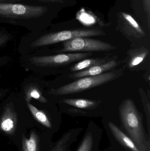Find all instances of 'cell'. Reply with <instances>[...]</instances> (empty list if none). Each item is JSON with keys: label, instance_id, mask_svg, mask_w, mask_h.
Instances as JSON below:
<instances>
[{"label": "cell", "instance_id": "11", "mask_svg": "<svg viewBox=\"0 0 150 151\" xmlns=\"http://www.w3.org/2000/svg\"><path fill=\"white\" fill-rule=\"evenodd\" d=\"M108 125L114 136L122 145L132 151H141L137 148L134 141L115 124L112 122H109Z\"/></svg>", "mask_w": 150, "mask_h": 151}, {"label": "cell", "instance_id": "6", "mask_svg": "<svg viewBox=\"0 0 150 151\" xmlns=\"http://www.w3.org/2000/svg\"><path fill=\"white\" fill-rule=\"evenodd\" d=\"M116 48L110 43L87 37H78L64 42L63 48L54 50L56 53L68 52H91L107 51Z\"/></svg>", "mask_w": 150, "mask_h": 151}, {"label": "cell", "instance_id": "2", "mask_svg": "<svg viewBox=\"0 0 150 151\" xmlns=\"http://www.w3.org/2000/svg\"><path fill=\"white\" fill-rule=\"evenodd\" d=\"M105 34L95 29H76L65 31L31 32L20 39L18 51L21 55H27L38 50L47 49L50 45L67 41L78 37H89Z\"/></svg>", "mask_w": 150, "mask_h": 151}, {"label": "cell", "instance_id": "1", "mask_svg": "<svg viewBox=\"0 0 150 151\" xmlns=\"http://www.w3.org/2000/svg\"><path fill=\"white\" fill-rule=\"evenodd\" d=\"M92 55L91 52L56 53L44 49L20 56L19 63L26 71L41 77L53 74L62 66L85 59Z\"/></svg>", "mask_w": 150, "mask_h": 151}, {"label": "cell", "instance_id": "22", "mask_svg": "<svg viewBox=\"0 0 150 151\" xmlns=\"http://www.w3.org/2000/svg\"><path fill=\"white\" fill-rule=\"evenodd\" d=\"M22 0H0V3H16L21 1Z\"/></svg>", "mask_w": 150, "mask_h": 151}, {"label": "cell", "instance_id": "21", "mask_svg": "<svg viewBox=\"0 0 150 151\" xmlns=\"http://www.w3.org/2000/svg\"><path fill=\"white\" fill-rule=\"evenodd\" d=\"M10 89L9 88H0V101L4 99L10 92Z\"/></svg>", "mask_w": 150, "mask_h": 151}, {"label": "cell", "instance_id": "17", "mask_svg": "<svg viewBox=\"0 0 150 151\" xmlns=\"http://www.w3.org/2000/svg\"><path fill=\"white\" fill-rule=\"evenodd\" d=\"M93 137L91 132H87L85 135L77 151H92Z\"/></svg>", "mask_w": 150, "mask_h": 151}, {"label": "cell", "instance_id": "14", "mask_svg": "<svg viewBox=\"0 0 150 151\" xmlns=\"http://www.w3.org/2000/svg\"><path fill=\"white\" fill-rule=\"evenodd\" d=\"M13 39L11 33L4 29L0 30V49L5 47ZM10 58L8 56H0V68L7 65L9 62Z\"/></svg>", "mask_w": 150, "mask_h": 151}, {"label": "cell", "instance_id": "16", "mask_svg": "<svg viewBox=\"0 0 150 151\" xmlns=\"http://www.w3.org/2000/svg\"><path fill=\"white\" fill-rule=\"evenodd\" d=\"M149 52L148 50L143 48L133 53L129 62V68H134L141 63L146 58Z\"/></svg>", "mask_w": 150, "mask_h": 151}, {"label": "cell", "instance_id": "13", "mask_svg": "<svg viewBox=\"0 0 150 151\" xmlns=\"http://www.w3.org/2000/svg\"><path fill=\"white\" fill-rule=\"evenodd\" d=\"M61 102L66 104L82 109H90L96 106L97 102L82 99H63Z\"/></svg>", "mask_w": 150, "mask_h": 151}, {"label": "cell", "instance_id": "20", "mask_svg": "<svg viewBox=\"0 0 150 151\" xmlns=\"http://www.w3.org/2000/svg\"><path fill=\"white\" fill-rule=\"evenodd\" d=\"M144 8L147 17V22L149 28L150 27V0H143Z\"/></svg>", "mask_w": 150, "mask_h": 151}, {"label": "cell", "instance_id": "12", "mask_svg": "<svg viewBox=\"0 0 150 151\" xmlns=\"http://www.w3.org/2000/svg\"><path fill=\"white\" fill-rule=\"evenodd\" d=\"M39 138L35 131H31L29 139L24 136L22 138L23 151H39Z\"/></svg>", "mask_w": 150, "mask_h": 151}, {"label": "cell", "instance_id": "19", "mask_svg": "<svg viewBox=\"0 0 150 151\" xmlns=\"http://www.w3.org/2000/svg\"><path fill=\"white\" fill-rule=\"evenodd\" d=\"M122 15L123 18L127 21V22L129 24V25L132 28H134L139 33L142 35L144 34V32L143 31L137 21L133 17H132L129 14L124 13V12H122Z\"/></svg>", "mask_w": 150, "mask_h": 151}, {"label": "cell", "instance_id": "7", "mask_svg": "<svg viewBox=\"0 0 150 151\" xmlns=\"http://www.w3.org/2000/svg\"><path fill=\"white\" fill-rule=\"evenodd\" d=\"M47 82L38 76H31L24 79L19 91L26 103L34 99L41 103L50 101L44 94Z\"/></svg>", "mask_w": 150, "mask_h": 151}, {"label": "cell", "instance_id": "4", "mask_svg": "<svg viewBox=\"0 0 150 151\" xmlns=\"http://www.w3.org/2000/svg\"><path fill=\"white\" fill-rule=\"evenodd\" d=\"M119 113L127 135L137 148L141 151H150V142L147 139L141 117L132 99L123 101L120 106Z\"/></svg>", "mask_w": 150, "mask_h": 151}, {"label": "cell", "instance_id": "5", "mask_svg": "<svg viewBox=\"0 0 150 151\" xmlns=\"http://www.w3.org/2000/svg\"><path fill=\"white\" fill-rule=\"evenodd\" d=\"M117 76L115 73L110 72L99 75L84 77L60 87L46 86L44 94L48 99L53 97L74 94L102 85L114 80Z\"/></svg>", "mask_w": 150, "mask_h": 151}, {"label": "cell", "instance_id": "18", "mask_svg": "<svg viewBox=\"0 0 150 151\" xmlns=\"http://www.w3.org/2000/svg\"><path fill=\"white\" fill-rule=\"evenodd\" d=\"M76 18L83 24L86 25L93 24L96 21L94 17L91 14L87 13L84 9H82L77 12Z\"/></svg>", "mask_w": 150, "mask_h": 151}, {"label": "cell", "instance_id": "8", "mask_svg": "<svg viewBox=\"0 0 150 151\" xmlns=\"http://www.w3.org/2000/svg\"><path fill=\"white\" fill-rule=\"evenodd\" d=\"M50 101L41 103L34 99L26 103L27 108L32 117L36 121L47 128H52L51 117L48 111Z\"/></svg>", "mask_w": 150, "mask_h": 151}, {"label": "cell", "instance_id": "23", "mask_svg": "<svg viewBox=\"0 0 150 151\" xmlns=\"http://www.w3.org/2000/svg\"><path fill=\"white\" fill-rule=\"evenodd\" d=\"M1 74H0V77H1Z\"/></svg>", "mask_w": 150, "mask_h": 151}, {"label": "cell", "instance_id": "10", "mask_svg": "<svg viewBox=\"0 0 150 151\" xmlns=\"http://www.w3.org/2000/svg\"><path fill=\"white\" fill-rule=\"evenodd\" d=\"M81 131L82 129L79 128L66 132L50 151H70L71 145L77 141V136Z\"/></svg>", "mask_w": 150, "mask_h": 151}, {"label": "cell", "instance_id": "9", "mask_svg": "<svg viewBox=\"0 0 150 151\" xmlns=\"http://www.w3.org/2000/svg\"><path fill=\"white\" fill-rule=\"evenodd\" d=\"M118 63L115 60H111L106 63L97 65L87 70L77 72L70 76L72 78H79L89 76H95L103 74L114 67H116Z\"/></svg>", "mask_w": 150, "mask_h": 151}, {"label": "cell", "instance_id": "3", "mask_svg": "<svg viewBox=\"0 0 150 151\" xmlns=\"http://www.w3.org/2000/svg\"><path fill=\"white\" fill-rule=\"evenodd\" d=\"M48 8L42 5L0 3V22L23 27L31 32L45 29L41 19Z\"/></svg>", "mask_w": 150, "mask_h": 151}, {"label": "cell", "instance_id": "15", "mask_svg": "<svg viewBox=\"0 0 150 151\" xmlns=\"http://www.w3.org/2000/svg\"><path fill=\"white\" fill-rule=\"evenodd\" d=\"M105 63V60L100 58H90L80 61L70 68V70L73 72H78L87 70L92 66Z\"/></svg>", "mask_w": 150, "mask_h": 151}]
</instances>
